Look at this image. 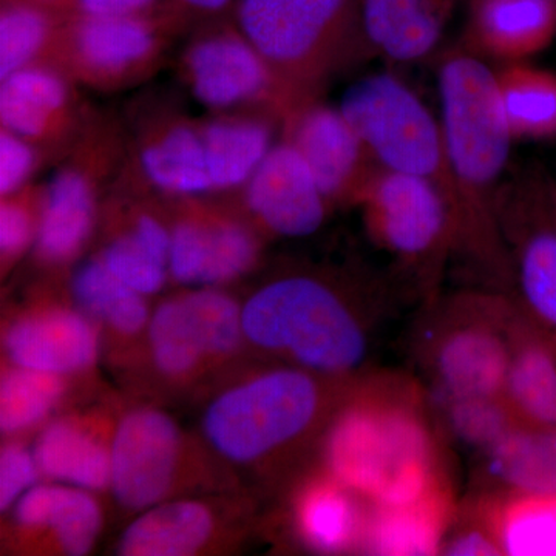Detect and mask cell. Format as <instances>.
<instances>
[{"label":"cell","instance_id":"cell-1","mask_svg":"<svg viewBox=\"0 0 556 556\" xmlns=\"http://www.w3.org/2000/svg\"><path fill=\"white\" fill-rule=\"evenodd\" d=\"M442 135L455 179V252L486 280L511 288V262L497 214L515 138L508 127L495 68L460 46L439 62Z\"/></svg>","mask_w":556,"mask_h":556},{"label":"cell","instance_id":"cell-2","mask_svg":"<svg viewBox=\"0 0 556 556\" xmlns=\"http://www.w3.org/2000/svg\"><path fill=\"white\" fill-rule=\"evenodd\" d=\"M324 470L378 506L409 503L444 485L416 387L378 379L346 391L325 430Z\"/></svg>","mask_w":556,"mask_h":556},{"label":"cell","instance_id":"cell-3","mask_svg":"<svg viewBox=\"0 0 556 556\" xmlns=\"http://www.w3.org/2000/svg\"><path fill=\"white\" fill-rule=\"evenodd\" d=\"M353 295L313 274L274 278L241 308L244 340L266 356L351 382L371 350V329Z\"/></svg>","mask_w":556,"mask_h":556},{"label":"cell","instance_id":"cell-4","mask_svg":"<svg viewBox=\"0 0 556 556\" xmlns=\"http://www.w3.org/2000/svg\"><path fill=\"white\" fill-rule=\"evenodd\" d=\"M350 383L277 362L218 391L204 408L201 431L226 463L266 467L313 439Z\"/></svg>","mask_w":556,"mask_h":556},{"label":"cell","instance_id":"cell-5","mask_svg":"<svg viewBox=\"0 0 556 556\" xmlns=\"http://www.w3.org/2000/svg\"><path fill=\"white\" fill-rule=\"evenodd\" d=\"M518 311L493 292L457 295L439 311L420 350L437 399L503 396Z\"/></svg>","mask_w":556,"mask_h":556},{"label":"cell","instance_id":"cell-6","mask_svg":"<svg viewBox=\"0 0 556 556\" xmlns=\"http://www.w3.org/2000/svg\"><path fill=\"white\" fill-rule=\"evenodd\" d=\"M340 112L380 167L433 182L456 218L455 179L439 119L396 76H367L343 94Z\"/></svg>","mask_w":556,"mask_h":556},{"label":"cell","instance_id":"cell-7","mask_svg":"<svg viewBox=\"0 0 556 556\" xmlns=\"http://www.w3.org/2000/svg\"><path fill=\"white\" fill-rule=\"evenodd\" d=\"M357 203L372 239L405 268L428 274L455 252V214L433 182L379 166Z\"/></svg>","mask_w":556,"mask_h":556},{"label":"cell","instance_id":"cell-8","mask_svg":"<svg viewBox=\"0 0 556 556\" xmlns=\"http://www.w3.org/2000/svg\"><path fill=\"white\" fill-rule=\"evenodd\" d=\"M362 0H241V30L289 83L316 79L342 47Z\"/></svg>","mask_w":556,"mask_h":556},{"label":"cell","instance_id":"cell-9","mask_svg":"<svg viewBox=\"0 0 556 556\" xmlns=\"http://www.w3.org/2000/svg\"><path fill=\"white\" fill-rule=\"evenodd\" d=\"M148 342L160 376L178 386L190 383L239 353L244 342L241 308L214 289L186 292L150 316Z\"/></svg>","mask_w":556,"mask_h":556},{"label":"cell","instance_id":"cell-10","mask_svg":"<svg viewBox=\"0 0 556 556\" xmlns=\"http://www.w3.org/2000/svg\"><path fill=\"white\" fill-rule=\"evenodd\" d=\"M192 441L167 413L130 409L116 424L110 490L119 506L144 511L192 485L197 457Z\"/></svg>","mask_w":556,"mask_h":556},{"label":"cell","instance_id":"cell-11","mask_svg":"<svg viewBox=\"0 0 556 556\" xmlns=\"http://www.w3.org/2000/svg\"><path fill=\"white\" fill-rule=\"evenodd\" d=\"M511 262V299L541 331L556 340V228L514 177L497 203Z\"/></svg>","mask_w":556,"mask_h":556},{"label":"cell","instance_id":"cell-12","mask_svg":"<svg viewBox=\"0 0 556 556\" xmlns=\"http://www.w3.org/2000/svg\"><path fill=\"white\" fill-rule=\"evenodd\" d=\"M7 356L17 367L70 378L89 371L100 356V332L91 317L65 306L22 313L3 334Z\"/></svg>","mask_w":556,"mask_h":556},{"label":"cell","instance_id":"cell-13","mask_svg":"<svg viewBox=\"0 0 556 556\" xmlns=\"http://www.w3.org/2000/svg\"><path fill=\"white\" fill-rule=\"evenodd\" d=\"M247 195L255 217L281 237H308L320 228L327 214V197L289 141L269 150L249 178Z\"/></svg>","mask_w":556,"mask_h":556},{"label":"cell","instance_id":"cell-14","mask_svg":"<svg viewBox=\"0 0 556 556\" xmlns=\"http://www.w3.org/2000/svg\"><path fill=\"white\" fill-rule=\"evenodd\" d=\"M289 142L305 159L328 200L357 201L379 167L340 110L324 105L300 110Z\"/></svg>","mask_w":556,"mask_h":556},{"label":"cell","instance_id":"cell-15","mask_svg":"<svg viewBox=\"0 0 556 556\" xmlns=\"http://www.w3.org/2000/svg\"><path fill=\"white\" fill-rule=\"evenodd\" d=\"M463 46L478 56L519 62L546 50L556 38L551 0H468Z\"/></svg>","mask_w":556,"mask_h":556},{"label":"cell","instance_id":"cell-16","mask_svg":"<svg viewBox=\"0 0 556 556\" xmlns=\"http://www.w3.org/2000/svg\"><path fill=\"white\" fill-rule=\"evenodd\" d=\"M257 257L254 233L229 219H185L170 233L169 273L179 283H228Z\"/></svg>","mask_w":556,"mask_h":556},{"label":"cell","instance_id":"cell-17","mask_svg":"<svg viewBox=\"0 0 556 556\" xmlns=\"http://www.w3.org/2000/svg\"><path fill=\"white\" fill-rule=\"evenodd\" d=\"M115 428L98 416L58 417L40 431L33 455L50 481L101 492L112 481Z\"/></svg>","mask_w":556,"mask_h":556},{"label":"cell","instance_id":"cell-18","mask_svg":"<svg viewBox=\"0 0 556 556\" xmlns=\"http://www.w3.org/2000/svg\"><path fill=\"white\" fill-rule=\"evenodd\" d=\"M20 535L51 538L62 554H89L100 536L102 511L89 490L68 484L33 485L13 507Z\"/></svg>","mask_w":556,"mask_h":556},{"label":"cell","instance_id":"cell-19","mask_svg":"<svg viewBox=\"0 0 556 556\" xmlns=\"http://www.w3.org/2000/svg\"><path fill=\"white\" fill-rule=\"evenodd\" d=\"M463 3L468 0H362V33L390 61H419L437 50Z\"/></svg>","mask_w":556,"mask_h":556},{"label":"cell","instance_id":"cell-20","mask_svg":"<svg viewBox=\"0 0 556 556\" xmlns=\"http://www.w3.org/2000/svg\"><path fill=\"white\" fill-rule=\"evenodd\" d=\"M367 515V501L327 470L303 482L292 501L295 533L321 554L362 548Z\"/></svg>","mask_w":556,"mask_h":556},{"label":"cell","instance_id":"cell-21","mask_svg":"<svg viewBox=\"0 0 556 556\" xmlns=\"http://www.w3.org/2000/svg\"><path fill=\"white\" fill-rule=\"evenodd\" d=\"M455 514L445 484L409 503L393 506L368 503L362 551L388 556L441 554Z\"/></svg>","mask_w":556,"mask_h":556},{"label":"cell","instance_id":"cell-22","mask_svg":"<svg viewBox=\"0 0 556 556\" xmlns=\"http://www.w3.org/2000/svg\"><path fill=\"white\" fill-rule=\"evenodd\" d=\"M503 397L518 426L556 427V340L521 309L515 321Z\"/></svg>","mask_w":556,"mask_h":556},{"label":"cell","instance_id":"cell-23","mask_svg":"<svg viewBox=\"0 0 556 556\" xmlns=\"http://www.w3.org/2000/svg\"><path fill=\"white\" fill-rule=\"evenodd\" d=\"M188 67L193 93L208 108H230L269 89V64L249 40H203L190 51Z\"/></svg>","mask_w":556,"mask_h":556},{"label":"cell","instance_id":"cell-24","mask_svg":"<svg viewBox=\"0 0 556 556\" xmlns=\"http://www.w3.org/2000/svg\"><path fill=\"white\" fill-rule=\"evenodd\" d=\"M217 510L206 501L170 500L141 511L119 538L124 556H190L214 546Z\"/></svg>","mask_w":556,"mask_h":556},{"label":"cell","instance_id":"cell-25","mask_svg":"<svg viewBox=\"0 0 556 556\" xmlns=\"http://www.w3.org/2000/svg\"><path fill=\"white\" fill-rule=\"evenodd\" d=\"M478 501L501 554L556 556V493L492 492Z\"/></svg>","mask_w":556,"mask_h":556},{"label":"cell","instance_id":"cell-26","mask_svg":"<svg viewBox=\"0 0 556 556\" xmlns=\"http://www.w3.org/2000/svg\"><path fill=\"white\" fill-rule=\"evenodd\" d=\"M482 457L493 492L556 493V427L515 426Z\"/></svg>","mask_w":556,"mask_h":556},{"label":"cell","instance_id":"cell-27","mask_svg":"<svg viewBox=\"0 0 556 556\" xmlns=\"http://www.w3.org/2000/svg\"><path fill=\"white\" fill-rule=\"evenodd\" d=\"M93 218V193L86 178L73 170L56 175L40 217L39 254L46 262H68L89 239Z\"/></svg>","mask_w":556,"mask_h":556},{"label":"cell","instance_id":"cell-28","mask_svg":"<svg viewBox=\"0 0 556 556\" xmlns=\"http://www.w3.org/2000/svg\"><path fill=\"white\" fill-rule=\"evenodd\" d=\"M495 68L501 102L515 139H556V75L526 61Z\"/></svg>","mask_w":556,"mask_h":556},{"label":"cell","instance_id":"cell-29","mask_svg":"<svg viewBox=\"0 0 556 556\" xmlns=\"http://www.w3.org/2000/svg\"><path fill=\"white\" fill-rule=\"evenodd\" d=\"M73 294L84 313L119 338H137L149 327L144 295L121 281L101 258L80 266L73 278Z\"/></svg>","mask_w":556,"mask_h":556},{"label":"cell","instance_id":"cell-30","mask_svg":"<svg viewBox=\"0 0 556 556\" xmlns=\"http://www.w3.org/2000/svg\"><path fill=\"white\" fill-rule=\"evenodd\" d=\"M170 233L150 215L108 244L101 260L121 281L142 295L155 294L169 273Z\"/></svg>","mask_w":556,"mask_h":556},{"label":"cell","instance_id":"cell-31","mask_svg":"<svg viewBox=\"0 0 556 556\" xmlns=\"http://www.w3.org/2000/svg\"><path fill=\"white\" fill-rule=\"evenodd\" d=\"M67 100L60 76L42 68H22L3 79L0 116L17 137L36 138L47 130Z\"/></svg>","mask_w":556,"mask_h":556},{"label":"cell","instance_id":"cell-32","mask_svg":"<svg viewBox=\"0 0 556 556\" xmlns=\"http://www.w3.org/2000/svg\"><path fill=\"white\" fill-rule=\"evenodd\" d=\"M208 175L217 189L233 188L257 170L270 149V131L257 121H223L203 131Z\"/></svg>","mask_w":556,"mask_h":556},{"label":"cell","instance_id":"cell-33","mask_svg":"<svg viewBox=\"0 0 556 556\" xmlns=\"http://www.w3.org/2000/svg\"><path fill=\"white\" fill-rule=\"evenodd\" d=\"M67 378L17 367L3 369L0 383V428L5 437L30 431L49 419L65 393Z\"/></svg>","mask_w":556,"mask_h":556},{"label":"cell","instance_id":"cell-34","mask_svg":"<svg viewBox=\"0 0 556 556\" xmlns=\"http://www.w3.org/2000/svg\"><path fill=\"white\" fill-rule=\"evenodd\" d=\"M142 167L159 188L177 193H200L214 188L208 175L203 135L177 127L142 153Z\"/></svg>","mask_w":556,"mask_h":556},{"label":"cell","instance_id":"cell-35","mask_svg":"<svg viewBox=\"0 0 556 556\" xmlns=\"http://www.w3.org/2000/svg\"><path fill=\"white\" fill-rule=\"evenodd\" d=\"M153 35L134 16L90 17L79 28L76 47L84 64L102 73H118L144 60Z\"/></svg>","mask_w":556,"mask_h":556},{"label":"cell","instance_id":"cell-36","mask_svg":"<svg viewBox=\"0 0 556 556\" xmlns=\"http://www.w3.org/2000/svg\"><path fill=\"white\" fill-rule=\"evenodd\" d=\"M456 441L484 455L518 426L503 396L438 399Z\"/></svg>","mask_w":556,"mask_h":556},{"label":"cell","instance_id":"cell-37","mask_svg":"<svg viewBox=\"0 0 556 556\" xmlns=\"http://www.w3.org/2000/svg\"><path fill=\"white\" fill-rule=\"evenodd\" d=\"M47 36V21L39 11L16 7L0 17V76L9 78L25 68Z\"/></svg>","mask_w":556,"mask_h":556},{"label":"cell","instance_id":"cell-38","mask_svg":"<svg viewBox=\"0 0 556 556\" xmlns=\"http://www.w3.org/2000/svg\"><path fill=\"white\" fill-rule=\"evenodd\" d=\"M35 455L20 442H9L0 453V508L10 510L39 477Z\"/></svg>","mask_w":556,"mask_h":556},{"label":"cell","instance_id":"cell-39","mask_svg":"<svg viewBox=\"0 0 556 556\" xmlns=\"http://www.w3.org/2000/svg\"><path fill=\"white\" fill-rule=\"evenodd\" d=\"M473 519H467V521L464 519L456 527L450 526L441 554L453 556L503 555L478 506L473 508Z\"/></svg>","mask_w":556,"mask_h":556},{"label":"cell","instance_id":"cell-40","mask_svg":"<svg viewBox=\"0 0 556 556\" xmlns=\"http://www.w3.org/2000/svg\"><path fill=\"white\" fill-rule=\"evenodd\" d=\"M31 167V149L17 135L3 131L0 137V192L2 195H9L20 188L30 174Z\"/></svg>","mask_w":556,"mask_h":556},{"label":"cell","instance_id":"cell-41","mask_svg":"<svg viewBox=\"0 0 556 556\" xmlns=\"http://www.w3.org/2000/svg\"><path fill=\"white\" fill-rule=\"evenodd\" d=\"M518 185L529 195V199L540 208L556 228V177L543 164H527L511 175Z\"/></svg>","mask_w":556,"mask_h":556},{"label":"cell","instance_id":"cell-42","mask_svg":"<svg viewBox=\"0 0 556 556\" xmlns=\"http://www.w3.org/2000/svg\"><path fill=\"white\" fill-rule=\"evenodd\" d=\"M33 219L27 208L3 203L0 208V249L3 258H14L25 251L33 239Z\"/></svg>","mask_w":556,"mask_h":556},{"label":"cell","instance_id":"cell-43","mask_svg":"<svg viewBox=\"0 0 556 556\" xmlns=\"http://www.w3.org/2000/svg\"><path fill=\"white\" fill-rule=\"evenodd\" d=\"M153 0H79L90 17L134 16Z\"/></svg>","mask_w":556,"mask_h":556},{"label":"cell","instance_id":"cell-44","mask_svg":"<svg viewBox=\"0 0 556 556\" xmlns=\"http://www.w3.org/2000/svg\"><path fill=\"white\" fill-rule=\"evenodd\" d=\"M185 2L201 10H218L225 7L229 0H185Z\"/></svg>","mask_w":556,"mask_h":556},{"label":"cell","instance_id":"cell-45","mask_svg":"<svg viewBox=\"0 0 556 556\" xmlns=\"http://www.w3.org/2000/svg\"><path fill=\"white\" fill-rule=\"evenodd\" d=\"M551 2H554V3H556V0H551Z\"/></svg>","mask_w":556,"mask_h":556}]
</instances>
